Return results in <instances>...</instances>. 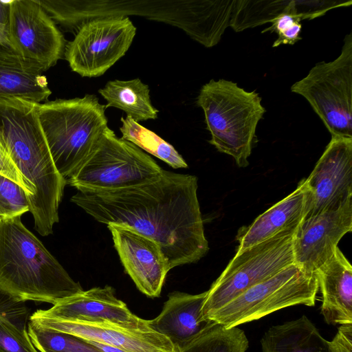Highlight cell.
Instances as JSON below:
<instances>
[{"label":"cell","instance_id":"cell-20","mask_svg":"<svg viewBox=\"0 0 352 352\" xmlns=\"http://www.w3.org/2000/svg\"><path fill=\"white\" fill-rule=\"evenodd\" d=\"M321 314L329 324H352V266L337 248L316 271Z\"/></svg>","mask_w":352,"mask_h":352},{"label":"cell","instance_id":"cell-24","mask_svg":"<svg viewBox=\"0 0 352 352\" xmlns=\"http://www.w3.org/2000/svg\"><path fill=\"white\" fill-rule=\"evenodd\" d=\"M294 12L302 20L307 14L305 1L234 0L230 26L236 32L271 23L280 14Z\"/></svg>","mask_w":352,"mask_h":352},{"label":"cell","instance_id":"cell-10","mask_svg":"<svg viewBox=\"0 0 352 352\" xmlns=\"http://www.w3.org/2000/svg\"><path fill=\"white\" fill-rule=\"evenodd\" d=\"M296 232L280 233L236 252L207 291L202 307L203 317L206 319L210 313L223 306L248 289L294 264L293 243Z\"/></svg>","mask_w":352,"mask_h":352},{"label":"cell","instance_id":"cell-35","mask_svg":"<svg viewBox=\"0 0 352 352\" xmlns=\"http://www.w3.org/2000/svg\"><path fill=\"white\" fill-rule=\"evenodd\" d=\"M86 342V341H85ZM103 352H125L118 348L95 342H87Z\"/></svg>","mask_w":352,"mask_h":352},{"label":"cell","instance_id":"cell-13","mask_svg":"<svg viewBox=\"0 0 352 352\" xmlns=\"http://www.w3.org/2000/svg\"><path fill=\"white\" fill-rule=\"evenodd\" d=\"M305 217L336 208L352 198V138L331 137L309 176Z\"/></svg>","mask_w":352,"mask_h":352},{"label":"cell","instance_id":"cell-29","mask_svg":"<svg viewBox=\"0 0 352 352\" xmlns=\"http://www.w3.org/2000/svg\"><path fill=\"white\" fill-rule=\"evenodd\" d=\"M30 212V203L25 189L0 175V221L12 219Z\"/></svg>","mask_w":352,"mask_h":352},{"label":"cell","instance_id":"cell-16","mask_svg":"<svg viewBox=\"0 0 352 352\" xmlns=\"http://www.w3.org/2000/svg\"><path fill=\"white\" fill-rule=\"evenodd\" d=\"M107 228L124 270L137 288L148 297H159L170 270L159 245L130 228L117 224Z\"/></svg>","mask_w":352,"mask_h":352},{"label":"cell","instance_id":"cell-22","mask_svg":"<svg viewBox=\"0 0 352 352\" xmlns=\"http://www.w3.org/2000/svg\"><path fill=\"white\" fill-rule=\"evenodd\" d=\"M262 352H333L305 316L270 327L261 340Z\"/></svg>","mask_w":352,"mask_h":352},{"label":"cell","instance_id":"cell-4","mask_svg":"<svg viewBox=\"0 0 352 352\" xmlns=\"http://www.w3.org/2000/svg\"><path fill=\"white\" fill-rule=\"evenodd\" d=\"M131 14L170 24L206 47L217 44L227 27L220 0H69L65 15L74 32L87 21Z\"/></svg>","mask_w":352,"mask_h":352},{"label":"cell","instance_id":"cell-6","mask_svg":"<svg viewBox=\"0 0 352 352\" xmlns=\"http://www.w3.org/2000/svg\"><path fill=\"white\" fill-rule=\"evenodd\" d=\"M197 104L204 113L209 143L232 157L239 167H247L257 124L265 113L259 94L230 80L212 79L201 87Z\"/></svg>","mask_w":352,"mask_h":352},{"label":"cell","instance_id":"cell-31","mask_svg":"<svg viewBox=\"0 0 352 352\" xmlns=\"http://www.w3.org/2000/svg\"><path fill=\"white\" fill-rule=\"evenodd\" d=\"M0 175H2L14 181L22 186L28 193L29 199L32 195V192L28 184L21 175L12 160L8 155L4 148L0 138Z\"/></svg>","mask_w":352,"mask_h":352},{"label":"cell","instance_id":"cell-27","mask_svg":"<svg viewBox=\"0 0 352 352\" xmlns=\"http://www.w3.org/2000/svg\"><path fill=\"white\" fill-rule=\"evenodd\" d=\"M249 341L238 327L215 323L180 349V352H246Z\"/></svg>","mask_w":352,"mask_h":352},{"label":"cell","instance_id":"cell-5","mask_svg":"<svg viewBox=\"0 0 352 352\" xmlns=\"http://www.w3.org/2000/svg\"><path fill=\"white\" fill-rule=\"evenodd\" d=\"M106 105L95 95L38 104V117L52 157L67 179L90 156L108 127Z\"/></svg>","mask_w":352,"mask_h":352},{"label":"cell","instance_id":"cell-11","mask_svg":"<svg viewBox=\"0 0 352 352\" xmlns=\"http://www.w3.org/2000/svg\"><path fill=\"white\" fill-rule=\"evenodd\" d=\"M135 34L128 16L87 21L66 44L65 58L82 77L100 76L126 54Z\"/></svg>","mask_w":352,"mask_h":352},{"label":"cell","instance_id":"cell-12","mask_svg":"<svg viewBox=\"0 0 352 352\" xmlns=\"http://www.w3.org/2000/svg\"><path fill=\"white\" fill-rule=\"evenodd\" d=\"M8 38L13 51L38 63L45 71L65 54L63 34L37 0L11 1Z\"/></svg>","mask_w":352,"mask_h":352},{"label":"cell","instance_id":"cell-7","mask_svg":"<svg viewBox=\"0 0 352 352\" xmlns=\"http://www.w3.org/2000/svg\"><path fill=\"white\" fill-rule=\"evenodd\" d=\"M318 292L316 272H306L294 263L248 289L206 319L225 328L237 327L290 306H314Z\"/></svg>","mask_w":352,"mask_h":352},{"label":"cell","instance_id":"cell-9","mask_svg":"<svg viewBox=\"0 0 352 352\" xmlns=\"http://www.w3.org/2000/svg\"><path fill=\"white\" fill-rule=\"evenodd\" d=\"M291 91L309 102L331 137L352 138V33L337 58L316 64Z\"/></svg>","mask_w":352,"mask_h":352},{"label":"cell","instance_id":"cell-21","mask_svg":"<svg viewBox=\"0 0 352 352\" xmlns=\"http://www.w3.org/2000/svg\"><path fill=\"white\" fill-rule=\"evenodd\" d=\"M43 67L12 49L0 47V99L20 98L36 103L46 101L52 91Z\"/></svg>","mask_w":352,"mask_h":352},{"label":"cell","instance_id":"cell-14","mask_svg":"<svg viewBox=\"0 0 352 352\" xmlns=\"http://www.w3.org/2000/svg\"><path fill=\"white\" fill-rule=\"evenodd\" d=\"M352 231V198L338 208L305 217L294 236V263L308 272L330 258L341 239Z\"/></svg>","mask_w":352,"mask_h":352},{"label":"cell","instance_id":"cell-2","mask_svg":"<svg viewBox=\"0 0 352 352\" xmlns=\"http://www.w3.org/2000/svg\"><path fill=\"white\" fill-rule=\"evenodd\" d=\"M38 104L20 98L0 99V138L32 192L28 199L34 228L52 233L66 179L58 171L38 117Z\"/></svg>","mask_w":352,"mask_h":352},{"label":"cell","instance_id":"cell-30","mask_svg":"<svg viewBox=\"0 0 352 352\" xmlns=\"http://www.w3.org/2000/svg\"><path fill=\"white\" fill-rule=\"evenodd\" d=\"M301 20V16L294 12H284L274 19L271 22L272 25L261 32H275L278 34V38L274 42L273 47L283 44L294 45L302 38L300 36L302 30Z\"/></svg>","mask_w":352,"mask_h":352},{"label":"cell","instance_id":"cell-8","mask_svg":"<svg viewBox=\"0 0 352 352\" xmlns=\"http://www.w3.org/2000/svg\"><path fill=\"white\" fill-rule=\"evenodd\" d=\"M162 170L151 156L107 127L93 153L66 182L77 190H114L149 182Z\"/></svg>","mask_w":352,"mask_h":352},{"label":"cell","instance_id":"cell-33","mask_svg":"<svg viewBox=\"0 0 352 352\" xmlns=\"http://www.w3.org/2000/svg\"><path fill=\"white\" fill-rule=\"evenodd\" d=\"M11 1H0V23L8 25L10 4Z\"/></svg>","mask_w":352,"mask_h":352},{"label":"cell","instance_id":"cell-23","mask_svg":"<svg viewBox=\"0 0 352 352\" xmlns=\"http://www.w3.org/2000/svg\"><path fill=\"white\" fill-rule=\"evenodd\" d=\"M98 92L107 101V107L124 111L138 123L157 118L159 111L152 104L148 86L140 78L110 80Z\"/></svg>","mask_w":352,"mask_h":352},{"label":"cell","instance_id":"cell-25","mask_svg":"<svg viewBox=\"0 0 352 352\" xmlns=\"http://www.w3.org/2000/svg\"><path fill=\"white\" fill-rule=\"evenodd\" d=\"M29 318L25 302L0 292V352H38L28 335Z\"/></svg>","mask_w":352,"mask_h":352},{"label":"cell","instance_id":"cell-26","mask_svg":"<svg viewBox=\"0 0 352 352\" xmlns=\"http://www.w3.org/2000/svg\"><path fill=\"white\" fill-rule=\"evenodd\" d=\"M120 120L121 138L131 142L173 168L188 167L184 159L173 146L154 132L140 125L129 116L121 118Z\"/></svg>","mask_w":352,"mask_h":352},{"label":"cell","instance_id":"cell-17","mask_svg":"<svg viewBox=\"0 0 352 352\" xmlns=\"http://www.w3.org/2000/svg\"><path fill=\"white\" fill-rule=\"evenodd\" d=\"M30 316L66 321H109L134 329L150 326L149 320L133 314L126 305L116 296L114 289L109 285L83 290L59 301L48 309H38Z\"/></svg>","mask_w":352,"mask_h":352},{"label":"cell","instance_id":"cell-18","mask_svg":"<svg viewBox=\"0 0 352 352\" xmlns=\"http://www.w3.org/2000/svg\"><path fill=\"white\" fill-rule=\"evenodd\" d=\"M309 191L305 179L289 195L260 214L251 224L240 228L236 236V252L278 234L297 230L309 208Z\"/></svg>","mask_w":352,"mask_h":352},{"label":"cell","instance_id":"cell-19","mask_svg":"<svg viewBox=\"0 0 352 352\" xmlns=\"http://www.w3.org/2000/svg\"><path fill=\"white\" fill-rule=\"evenodd\" d=\"M206 294L207 291L199 294L170 293L160 314L149 320L150 326L180 350L215 324L202 315Z\"/></svg>","mask_w":352,"mask_h":352},{"label":"cell","instance_id":"cell-28","mask_svg":"<svg viewBox=\"0 0 352 352\" xmlns=\"http://www.w3.org/2000/svg\"><path fill=\"white\" fill-rule=\"evenodd\" d=\"M28 332L38 352H103L79 338L39 327L30 320Z\"/></svg>","mask_w":352,"mask_h":352},{"label":"cell","instance_id":"cell-32","mask_svg":"<svg viewBox=\"0 0 352 352\" xmlns=\"http://www.w3.org/2000/svg\"><path fill=\"white\" fill-rule=\"evenodd\" d=\"M330 342L333 352H352V324L340 325Z\"/></svg>","mask_w":352,"mask_h":352},{"label":"cell","instance_id":"cell-15","mask_svg":"<svg viewBox=\"0 0 352 352\" xmlns=\"http://www.w3.org/2000/svg\"><path fill=\"white\" fill-rule=\"evenodd\" d=\"M29 320L43 329L68 333L86 342L109 345L125 352H180L168 338L151 326L134 329L109 321H66L31 316Z\"/></svg>","mask_w":352,"mask_h":352},{"label":"cell","instance_id":"cell-1","mask_svg":"<svg viewBox=\"0 0 352 352\" xmlns=\"http://www.w3.org/2000/svg\"><path fill=\"white\" fill-rule=\"evenodd\" d=\"M197 188L195 175L162 169L155 179L130 188L78 190L71 201L100 223L153 239L172 269L196 263L209 250Z\"/></svg>","mask_w":352,"mask_h":352},{"label":"cell","instance_id":"cell-34","mask_svg":"<svg viewBox=\"0 0 352 352\" xmlns=\"http://www.w3.org/2000/svg\"><path fill=\"white\" fill-rule=\"evenodd\" d=\"M0 47L11 49L8 38V25L0 23Z\"/></svg>","mask_w":352,"mask_h":352},{"label":"cell","instance_id":"cell-3","mask_svg":"<svg viewBox=\"0 0 352 352\" xmlns=\"http://www.w3.org/2000/svg\"><path fill=\"white\" fill-rule=\"evenodd\" d=\"M21 216L0 221V292L22 302L55 305L83 291Z\"/></svg>","mask_w":352,"mask_h":352}]
</instances>
